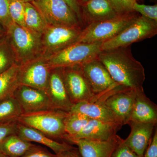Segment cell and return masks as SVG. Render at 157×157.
<instances>
[{
  "label": "cell",
  "instance_id": "obj_1",
  "mask_svg": "<svg viewBox=\"0 0 157 157\" xmlns=\"http://www.w3.org/2000/svg\"><path fill=\"white\" fill-rule=\"evenodd\" d=\"M98 58L118 85L126 89L144 90L145 70L133 56L131 46L102 50Z\"/></svg>",
  "mask_w": 157,
  "mask_h": 157
},
{
  "label": "cell",
  "instance_id": "obj_2",
  "mask_svg": "<svg viewBox=\"0 0 157 157\" xmlns=\"http://www.w3.org/2000/svg\"><path fill=\"white\" fill-rule=\"evenodd\" d=\"M6 36L19 66L42 56L41 34L13 23L6 31Z\"/></svg>",
  "mask_w": 157,
  "mask_h": 157
},
{
  "label": "cell",
  "instance_id": "obj_3",
  "mask_svg": "<svg viewBox=\"0 0 157 157\" xmlns=\"http://www.w3.org/2000/svg\"><path fill=\"white\" fill-rule=\"evenodd\" d=\"M68 112L57 109L23 113L17 118L19 123L42 132L54 140H63L67 135L65 119Z\"/></svg>",
  "mask_w": 157,
  "mask_h": 157
},
{
  "label": "cell",
  "instance_id": "obj_4",
  "mask_svg": "<svg viewBox=\"0 0 157 157\" xmlns=\"http://www.w3.org/2000/svg\"><path fill=\"white\" fill-rule=\"evenodd\" d=\"M140 15L134 11L90 25L82 29L76 42L92 43L107 41L120 33Z\"/></svg>",
  "mask_w": 157,
  "mask_h": 157
},
{
  "label": "cell",
  "instance_id": "obj_5",
  "mask_svg": "<svg viewBox=\"0 0 157 157\" xmlns=\"http://www.w3.org/2000/svg\"><path fill=\"white\" fill-rule=\"evenodd\" d=\"M102 42H76L64 49L45 57L51 69L80 65L98 58Z\"/></svg>",
  "mask_w": 157,
  "mask_h": 157
},
{
  "label": "cell",
  "instance_id": "obj_6",
  "mask_svg": "<svg viewBox=\"0 0 157 157\" xmlns=\"http://www.w3.org/2000/svg\"><path fill=\"white\" fill-rule=\"evenodd\" d=\"M157 34V21L140 15L115 37L102 42L101 50L128 47L135 42L152 38Z\"/></svg>",
  "mask_w": 157,
  "mask_h": 157
},
{
  "label": "cell",
  "instance_id": "obj_7",
  "mask_svg": "<svg viewBox=\"0 0 157 157\" xmlns=\"http://www.w3.org/2000/svg\"><path fill=\"white\" fill-rule=\"evenodd\" d=\"M79 66L96 101L105 100L113 93L123 88L113 81L98 58Z\"/></svg>",
  "mask_w": 157,
  "mask_h": 157
},
{
  "label": "cell",
  "instance_id": "obj_8",
  "mask_svg": "<svg viewBox=\"0 0 157 157\" xmlns=\"http://www.w3.org/2000/svg\"><path fill=\"white\" fill-rule=\"evenodd\" d=\"M31 3L39 10L48 25L84 28L77 14L63 0H33Z\"/></svg>",
  "mask_w": 157,
  "mask_h": 157
},
{
  "label": "cell",
  "instance_id": "obj_9",
  "mask_svg": "<svg viewBox=\"0 0 157 157\" xmlns=\"http://www.w3.org/2000/svg\"><path fill=\"white\" fill-rule=\"evenodd\" d=\"M82 29L48 25L41 34L42 56H49L77 42Z\"/></svg>",
  "mask_w": 157,
  "mask_h": 157
},
{
  "label": "cell",
  "instance_id": "obj_10",
  "mask_svg": "<svg viewBox=\"0 0 157 157\" xmlns=\"http://www.w3.org/2000/svg\"><path fill=\"white\" fill-rule=\"evenodd\" d=\"M61 68L65 86L73 104L96 101L79 65Z\"/></svg>",
  "mask_w": 157,
  "mask_h": 157
},
{
  "label": "cell",
  "instance_id": "obj_11",
  "mask_svg": "<svg viewBox=\"0 0 157 157\" xmlns=\"http://www.w3.org/2000/svg\"><path fill=\"white\" fill-rule=\"evenodd\" d=\"M51 70L45 57L40 56L19 66V84L47 93Z\"/></svg>",
  "mask_w": 157,
  "mask_h": 157
},
{
  "label": "cell",
  "instance_id": "obj_12",
  "mask_svg": "<svg viewBox=\"0 0 157 157\" xmlns=\"http://www.w3.org/2000/svg\"><path fill=\"white\" fill-rule=\"evenodd\" d=\"M14 97L21 107L23 113L55 109L47 93L35 88L19 85Z\"/></svg>",
  "mask_w": 157,
  "mask_h": 157
},
{
  "label": "cell",
  "instance_id": "obj_13",
  "mask_svg": "<svg viewBox=\"0 0 157 157\" xmlns=\"http://www.w3.org/2000/svg\"><path fill=\"white\" fill-rule=\"evenodd\" d=\"M123 140L116 135L105 140L67 138L64 141L76 145L82 157H111L113 153Z\"/></svg>",
  "mask_w": 157,
  "mask_h": 157
},
{
  "label": "cell",
  "instance_id": "obj_14",
  "mask_svg": "<svg viewBox=\"0 0 157 157\" xmlns=\"http://www.w3.org/2000/svg\"><path fill=\"white\" fill-rule=\"evenodd\" d=\"M137 91L121 89L113 93L104 101L123 125L129 123Z\"/></svg>",
  "mask_w": 157,
  "mask_h": 157
},
{
  "label": "cell",
  "instance_id": "obj_15",
  "mask_svg": "<svg viewBox=\"0 0 157 157\" xmlns=\"http://www.w3.org/2000/svg\"><path fill=\"white\" fill-rule=\"evenodd\" d=\"M47 94L55 109L70 112L74 104L66 89L61 68L51 69Z\"/></svg>",
  "mask_w": 157,
  "mask_h": 157
},
{
  "label": "cell",
  "instance_id": "obj_16",
  "mask_svg": "<svg viewBox=\"0 0 157 157\" xmlns=\"http://www.w3.org/2000/svg\"><path fill=\"white\" fill-rule=\"evenodd\" d=\"M82 22L84 28L118 16L109 0H80Z\"/></svg>",
  "mask_w": 157,
  "mask_h": 157
},
{
  "label": "cell",
  "instance_id": "obj_17",
  "mask_svg": "<svg viewBox=\"0 0 157 157\" xmlns=\"http://www.w3.org/2000/svg\"><path fill=\"white\" fill-rule=\"evenodd\" d=\"M130 135L123 142L139 157H143L151 140L157 124L130 122Z\"/></svg>",
  "mask_w": 157,
  "mask_h": 157
},
{
  "label": "cell",
  "instance_id": "obj_18",
  "mask_svg": "<svg viewBox=\"0 0 157 157\" xmlns=\"http://www.w3.org/2000/svg\"><path fill=\"white\" fill-rule=\"evenodd\" d=\"M122 126L121 124L107 122L98 120L90 119L81 132L74 137H65L74 139L105 140L115 136ZM63 140V141H64Z\"/></svg>",
  "mask_w": 157,
  "mask_h": 157
},
{
  "label": "cell",
  "instance_id": "obj_19",
  "mask_svg": "<svg viewBox=\"0 0 157 157\" xmlns=\"http://www.w3.org/2000/svg\"><path fill=\"white\" fill-rule=\"evenodd\" d=\"M130 122L157 124V105L147 97L144 90L136 93Z\"/></svg>",
  "mask_w": 157,
  "mask_h": 157
},
{
  "label": "cell",
  "instance_id": "obj_20",
  "mask_svg": "<svg viewBox=\"0 0 157 157\" xmlns=\"http://www.w3.org/2000/svg\"><path fill=\"white\" fill-rule=\"evenodd\" d=\"M17 134L26 141L36 142L47 147L53 151L55 154L75 147L67 142H59L36 129L24 125L19 123L17 125Z\"/></svg>",
  "mask_w": 157,
  "mask_h": 157
},
{
  "label": "cell",
  "instance_id": "obj_21",
  "mask_svg": "<svg viewBox=\"0 0 157 157\" xmlns=\"http://www.w3.org/2000/svg\"><path fill=\"white\" fill-rule=\"evenodd\" d=\"M70 112L79 113L90 119L107 122L116 123L123 126L107 107L103 100L74 104Z\"/></svg>",
  "mask_w": 157,
  "mask_h": 157
},
{
  "label": "cell",
  "instance_id": "obj_22",
  "mask_svg": "<svg viewBox=\"0 0 157 157\" xmlns=\"http://www.w3.org/2000/svg\"><path fill=\"white\" fill-rule=\"evenodd\" d=\"M19 70V65L15 63L0 74V102L14 97V92L20 85Z\"/></svg>",
  "mask_w": 157,
  "mask_h": 157
},
{
  "label": "cell",
  "instance_id": "obj_23",
  "mask_svg": "<svg viewBox=\"0 0 157 157\" xmlns=\"http://www.w3.org/2000/svg\"><path fill=\"white\" fill-rule=\"evenodd\" d=\"M33 145L16 134L9 135L0 142V152L9 157H21Z\"/></svg>",
  "mask_w": 157,
  "mask_h": 157
},
{
  "label": "cell",
  "instance_id": "obj_24",
  "mask_svg": "<svg viewBox=\"0 0 157 157\" xmlns=\"http://www.w3.org/2000/svg\"><path fill=\"white\" fill-rule=\"evenodd\" d=\"M24 20L26 28L41 35L48 26L42 14L31 2L25 3Z\"/></svg>",
  "mask_w": 157,
  "mask_h": 157
},
{
  "label": "cell",
  "instance_id": "obj_25",
  "mask_svg": "<svg viewBox=\"0 0 157 157\" xmlns=\"http://www.w3.org/2000/svg\"><path fill=\"white\" fill-rule=\"evenodd\" d=\"M90 118L79 113L69 112L65 119V137H74L87 124ZM63 139V140H64Z\"/></svg>",
  "mask_w": 157,
  "mask_h": 157
},
{
  "label": "cell",
  "instance_id": "obj_26",
  "mask_svg": "<svg viewBox=\"0 0 157 157\" xmlns=\"http://www.w3.org/2000/svg\"><path fill=\"white\" fill-rule=\"evenodd\" d=\"M22 113L21 107L14 97L0 102V121L17 120Z\"/></svg>",
  "mask_w": 157,
  "mask_h": 157
},
{
  "label": "cell",
  "instance_id": "obj_27",
  "mask_svg": "<svg viewBox=\"0 0 157 157\" xmlns=\"http://www.w3.org/2000/svg\"><path fill=\"white\" fill-rule=\"evenodd\" d=\"M15 62L14 53L6 35L0 38V74L7 71Z\"/></svg>",
  "mask_w": 157,
  "mask_h": 157
},
{
  "label": "cell",
  "instance_id": "obj_28",
  "mask_svg": "<svg viewBox=\"0 0 157 157\" xmlns=\"http://www.w3.org/2000/svg\"><path fill=\"white\" fill-rule=\"evenodd\" d=\"M25 2L21 0H9V11L12 22L25 28Z\"/></svg>",
  "mask_w": 157,
  "mask_h": 157
},
{
  "label": "cell",
  "instance_id": "obj_29",
  "mask_svg": "<svg viewBox=\"0 0 157 157\" xmlns=\"http://www.w3.org/2000/svg\"><path fill=\"white\" fill-rule=\"evenodd\" d=\"M110 5L118 15L134 12L133 6L137 0H109Z\"/></svg>",
  "mask_w": 157,
  "mask_h": 157
},
{
  "label": "cell",
  "instance_id": "obj_30",
  "mask_svg": "<svg viewBox=\"0 0 157 157\" xmlns=\"http://www.w3.org/2000/svg\"><path fill=\"white\" fill-rule=\"evenodd\" d=\"M133 10L141 16L157 22V5L148 6L136 2L133 6Z\"/></svg>",
  "mask_w": 157,
  "mask_h": 157
},
{
  "label": "cell",
  "instance_id": "obj_31",
  "mask_svg": "<svg viewBox=\"0 0 157 157\" xmlns=\"http://www.w3.org/2000/svg\"><path fill=\"white\" fill-rule=\"evenodd\" d=\"M17 120L0 121V142L9 135L17 134Z\"/></svg>",
  "mask_w": 157,
  "mask_h": 157
},
{
  "label": "cell",
  "instance_id": "obj_32",
  "mask_svg": "<svg viewBox=\"0 0 157 157\" xmlns=\"http://www.w3.org/2000/svg\"><path fill=\"white\" fill-rule=\"evenodd\" d=\"M13 23L9 11V0H0V24L7 30Z\"/></svg>",
  "mask_w": 157,
  "mask_h": 157
},
{
  "label": "cell",
  "instance_id": "obj_33",
  "mask_svg": "<svg viewBox=\"0 0 157 157\" xmlns=\"http://www.w3.org/2000/svg\"><path fill=\"white\" fill-rule=\"evenodd\" d=\"M21 157H56V154H52L42 146L33 144Z\"/></svg>",
  "mask_w": 157,
  "mask_h": 157
},
{
  "label": "cell",
  "instance_id": "obj_34",
  "mask_svg": "<svg viewBox=\"0 0 157 157\" xmlns=\"http://www.w3.org/2000/svg\"><path fill=\"white\" fill-rule=\"evenodd\" d=\"M123 140L115 149L111 157H140L126 145Z\"/></svg>",
  "mask_w": 157,
  "mask_h": 157
},
{
  "label": "cell",
  "instance_id": "obj_35",
  "mask_svg": "<svg viewBox=\"0 0 157 157\" xmlns=\"http://www.w3.org/2000/svg\"><path fill=\"white\" fill-rule=\"evenodd\" d=\"M143 157H157V129L156 127L150 142Z\"/></svg>",
  "mask_w": 157,
  "mask_h": 157
},
{
  "label": "cell",
  "instance_id": "obj_36",
  "mask_svg": "<svg viewBox=\"0 0 157 157\" xmlns=\"http://www.w3.org/2000/svg\"><path fill=\"white\" fill-rule=\"evenodd\" d=\"M63 1L67 4L70 6V8L76 13L78 18L82 23L81 20L80 0H63Z\"/></svg>",
  "mask_w": 157,
  "mask_h": 157
},
{
  "label": "cell",
  "instance_id": "obj_37",
  "mask_svg": "<svg viewBox=\"0 0 157 157\" xmlns=\"http://www.w3.org/2000/svg\"><path fill=\"white\" fill-rule=\"evenodd\" d=\"M56 157H82L78 150V149L74 147L69 150L61 152L56 154Z\"/></svg>",
  "mask_w": 157,
  "mask_h": 157
},
{
  "label": "cell",
  "instance_id": "obj_38",
  "mask_svg": "<svg viewBox=\"0 0 157 157\" xmlns=\"http://www.w3.org/2000/svg\"><path fill=\"white\" fill-rule=\"evenodd\" d=\"M6 35V31L0 24V38Z\"/></svg>",
  "mask_w": 157,
  "mask_h": 157
},
{
  "label": "cell",
  "instance_id": "obj_39",
  "mask_svg": "<svg viewBox=\"0 0 157 157\" xmlns=\"http://www.w3.org/2000/svg\"><path fill=\"white\" fill-rule=\"evenodd\" d=\"M21 1H23V2H32L33 0H21Z\"/></svg>",
  "mask_w": 157,
  "mask_h": 157
},
{
  "label": "cell",
  "instance_id": "obj_40",
  "mask_svg": "<svg viewBox=\"0 0 157 157\" xmlns=\"http://www.w3.org/2000/svg\"><path fill=\"white\" fill-rule=\"evenodd\" d=\"M0 157H4V155L0 152Z\"/></svg>",
  "mask_w": 157,
  "mask_h": 157
},
{
  "label": "cell",
  "instance_id": "obj_41",
  "mask_svg": "<svg viewBox=\"0 0 157 157\" xmlns=\"http://www.w3.org/2000/svg\"><path fill=\"white\" fill-rule=\"evenodd\" d=\"M82 1H84V2H86V1H90V0H82Z\"/></svg>",
  "mask_w": 157,
  "mask_h": 157
},
{
  "label": "cell",
  "instance_id": "obj_42",
  "mask_svg": "<svg viewBox=\"0 0 157 157\" xmlns=\"http://www.w3.org/2000/svg\"><path fill=\"white\" fill-rule=\"evenodd\" d=\"M142 1V0H137V1Z\"/></svg>",
  "mask_w": 157,
  "mask_h": 157
},
{
  "label": "cell",
  "instance_id": "obj_43",
  "mask_svg": "<svg viewBox=\"0 0 157 157\" xmlns=\"http://www.w3.org/2000/svg\"><path fill=\"white\" fill-rule=\"evenodd\" d=\"M4 157H9L6 156L4 155Z\"/></svg>",
  "mask_w": 157,
  "mask_h": 157
}]
</instances>
